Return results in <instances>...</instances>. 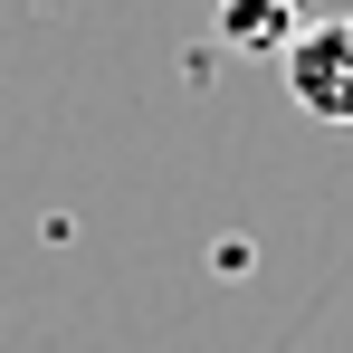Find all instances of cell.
<instances>
[{"instance_id":"6da1fadb","label":"cell","mask_w":353,"mask_h":353,"mask_svg":"<svg viewBox=\"0 0 353 353\" xmlns=\"http://www.w3.org/2000/svg\"><path fill=\"white\" fill-rule=\"evenodd\" d=\"M277 77H287V96L315 124H353V10L305 19L287 39V58H277Z\"/></svg>"},{"instance_id":"7a4b0ae2","label":"cell","mask_w":353,"mask_h":353,"mask_svg":"<svg viewBox=\"0 0 353 353\" xmlns=\"http://www.w3.org/2000/svg\"><path fill=\"white\" fill-rule=\"evenodd\" d=\"M305 29L296 0H220V39L248 48V58H287V39Z\"/></svg>"}]
</instances>
